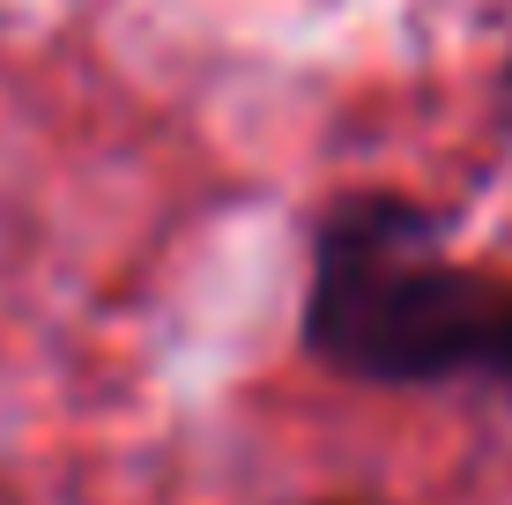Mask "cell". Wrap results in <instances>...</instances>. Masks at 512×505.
<instances>
[{
    "label": "cell",
    "mask_w": 512,
    "mask_h": 505,
    "mask_svg": "<svg viewBox=\"0 0 512 505\" xmlns=\"http://www.w3.org/2000/svg\"><path fill=\"white\" fill-rule=\"evenodd\" d=\"M498 290L431 246V223L401 201H349L320 246L312 342L357 379L416 387L490 364Z\"/></svg>",
    "instance_id": "6da1fadb"
},
{
    "label": "cell",
    "mask_w": 512,
    "mask_h": 505,
    "mask_svg": "<svg viewBox=\"0 0 512 505\" xmlns=\"http://www.w3.org/2000/svg\"><path fill=\"white\" fill-rule=\"evenodd\" d=\"M483 372H498L512 387V290H498V327H490V364Z\"/></svg>",
    "instance_id": "7a4b0ae2"
}]
</instances>
